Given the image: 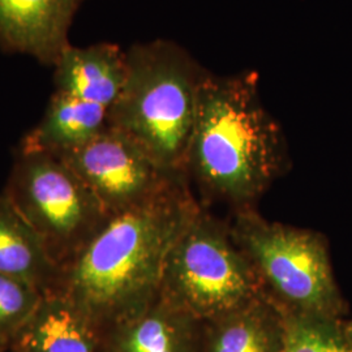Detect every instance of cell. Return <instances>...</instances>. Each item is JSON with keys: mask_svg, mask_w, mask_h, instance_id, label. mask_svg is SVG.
Masks as SVG:
<instances>
[{"mask_svg": "<svg viewBox=\"0 0 352 352\" xmlns=\"http://www.w3.org/2000/svg\"><path fill=\"white\" fill-rule=\"evenodd\" d=\"M343 331L352 347V318L351 320H343Z\"/></svg>", "mask_w": 352, "mask_h": 352, "instance_id": "cell-17", "label": "cell"}, {"mask_svg": "<svg viewBox=\"0 0 352 352\" xmlns=\"http://www.w3.org/2000/svg\"><path fill=\"white\" fill-rule=\"evenodd\" d=\"M126 51L110 42L69 46L54 65L55 91L84 101L113 106L126 84Z\"/></svg>", "mask_w": 352, "mask_h": 352, "instance_id": "cell-11", "label": "cell"}, {"mask_svg": "<svg viewBox=\"0 0 352 352\" xmlns=\"http://www.w3.org/2000/svg\"><path fill=\"white\" fill-rule=\"evenodd\" d=\"M199 208L182 179L109 217L62 272L58 291L103 334L139 315L160 298L167 256Z\"/></svg>", "mask_w": 352, "mask_h": 352, "instance_id": "cell-1", "label": "cell"}, {"mask_svg": "<svg viewBox=\"0 0 352 352\" xmlns=\"http://www.w3.org/2000/svg\"><path fill=\"white\" fill-rule=\"evenodd\" d=\"M126 62V84L109 109L107 126L164 170L187 176L199 90L209 71L166 39L132 45Z\"/></svg>", "mask_w": 352, "mask_h": 352, "instance_id": "cell-3", "label": "cell"}, {"mask_svg": "<svg viewBox=\"0 0 352 352\" xmlns=\"http://www.w3.org/2000/svg\"><path fill=\"white\" fill-rule=\"evenodd\" d=\"M263 295L261 282L230 226L200 206L167 256L160 298L205 322Z\"/></svg>", "mask_w": 352, "mask_h": 352, "instance_id": "cell-5", "label": "cell"}, {"mask_svg": "<svg viewBox=\"0 0 352 352\" xmlns=\"http://www.w3.org/2000/svg\"><path fill=\"white\" fill-rule=\"evenodd\" d=\"M0 352H10L8 344L4 343V342H1V340H0Z\"/></svg>", "mask_w": 352, "mask_h": 352, "instance_id": "cell-18", "label": "cell"}, {"mask_svg": "<svg viewBox=\"0 0 352 352\" xmlns=\"http://www.w3.org/2000/svg\"><path fill=\"white\" fill-rule=\"evenodd\" d=\"M286 340L283 352H352L343 320L327 316L283 314Z\"/></svg>", "mask_w": 352, "mask_h": 352, "instance_id": "cell-15", "label": "cell"}, {"mask_svg": "<svg viewBox=\"0 0 352 352\" xmlns=\"http://www.w3.org/2000/svg\"><path fill=\"white\" fill-rule=\"evenodd\" d=\"M0 273L25 282L43 295L58 291L62 277L37 234L4 193L0 195Z\"/></svg>", "mask_w": 352, "mask_h": 352, "instance_id": "cell-14", "label": "cell"}, {"mask_svg": "<svg viewBox=\"0 0 352 352\" xmlns=\"http://www.w3.org/2000/svg\"><path fill=\"white\" fill-rule=\"evenodd\" d=\"M85 0H0V50L54 67L71 46L68 33Z\"/></svg>", "mask_w": 352, "mask_h": 352, "instance_id": "cell-8", "label": "cell"}, {"mask_svg": "<svg viewBox=\"0 0 352 352\" xmlns=\"http://www.w3.org/2000/svg\"><path fill=\"white\" fill-rule=\"evenodd\" d=\"M283 312L265 295L202 322V352H283Z\"/></svg>", "mask_w": 352, "mask_h": 352, "instance_id": "cell-12", "label": "cell"}, {"mask_svg": "<svg viewBox=\"0 0 352 352\" xmlns=\"http://www.w3.org/2000/svg\"><path fill=\"white\" fill-rule=\"evenodd\" d=\"M104 334L64 294L42 296L10 343V352H104Z\"/></svg>", "mask_w": 352, "mask_h": 352, "instance_id": "cell-10", "label": "cell"}, {"mask_svg": "<svg viewBox=\"0 0 352 352\" xmlns=\"http://www.w3.org/2000/svg\"><path fill=\"white\" fill-rule=\"evenodd\" d=\"M107 217L123 213L187 179L162 168L139 146L107 126L80 149L60 155Z\"/></svg>", "mask_w": 352, "mask_h": 352, "instance_id": "cell-7", "label": "cell"}, {"mask_svg": "<svg viewBox=\"0 0 352 352\" xmlns=\"http://www.w3.org/2000/svg\"><path fill=\"white\" fill-rule=\"evenodd\" d=\"M256 71L202 81L187 176L218 201L250 209L289 168L287 141L265 107Z\"/></svg>", "mask_w": 352, "mask_h": 352, "instance_id": "cell-2", "label": "cell"}, {"mask_svg": "<svg viewBox=\"0 0 352 352\" xmlns=\"http://www.w3.org/2000/svg\"><path fill=\"white\" fill-rule=\"evenodd\" d=\"M251 261L265 296L283 314L344 318L327 238L314 230L267 221L250 209L236 212L230 226Z\"/></svg>", "mask_w": 352, "mask_h": 352, "instance_id": "cell-4", "label": "cell"}, {"mask_svg": "<svg viewBox=\"0 0 352 352\" xmlns=\"http://www.w3.org/2000/svg\"><path fill=\"white\" fill-rule=\"evenodd\" d=\"M104 352H202V322L158 298L104 333Z\"/></svg>", "mask_w": 352, "mask_h": 352, "instance_id": "cell-9", "label": "cell"}, {"mask_svg": "<svg viewBox=\"0 0 352 352\" xmlns=\"http://www.w3.org/2000/svg\"><path fill=\"white\" fill-rule=\"evenodd\" d=\"M43 294L16 278L0 273V340H11L33 315Z\"/></svg>", "mask_w": 352, "mask_h": 352, "instance_id": "cell-16", "label": "cell"}, {"mask_svg": "<svg viewBox=\"0 0 352 352\" xmlns=\"http://www.w3.org/2000/svg\"><path fill=\"white\" fill-rule=\"evenodd\" d=\"M62 272L109 218L58 155L17 151L3 192Z\"/></svg>", "mask_w": 352, "mask_h": 352, "instance_id": "cell-6", "label": "cell"}, {"mask_svg": "<svg viewBox=\"0 0 352 352\" xmlns=\"http://www.w3.org/2000/svg\"><path fill=\"white\" fill-rule=\"evenodd\" d=\"M109 109L55 91L43 118L19 145L20 153L64 155L87 145L107 128Z\"/></svg>", "mask_w": 352, "mask_h": 352, "instance_id": "cell-13", "label": "cell"}]
</instances>
